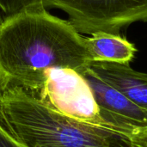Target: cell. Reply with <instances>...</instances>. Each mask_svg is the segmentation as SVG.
<instances>
[{
	"label": "cell",
	"mask_w": 147,
	"mask_h": 147,
	"mask_svg": "<svg viewBox=\"0 0 147 147\" xmlns=\"http://www.w3.org/2000/svg\"><path fill=\"white\" fill-rule=\"evenodd\" d=\"M92 61L86 37L44 3L0 22V92L21 87L37 94L47 69L66 67L83 75Z\"/></svg>",
	"instance_id": "6da1fadb"
},
{
	"label": "cell",
	"mask_w": 147,
	"mask_h": 147,
	"mask_svg": "<svg viewBox=\"0 0 147 147\" xmlns=\"http://www.w3.org/2000/svg\"><path fill=\"white\" fill-rule=\"evenodd\" d=\"M0 122L27 147H146L136 134L65 116L21 87L0 92Z\"/></svg>",
	"instance_id": "7a4b0ae2"
},
{
	"label": "cell",
	"mask_w": 147,
	"mask_h": 147,
	"mask_svg": "<svg viewBox=\"0 0 147 147\" xmlns=\"http://www.w3.org/2000/svg\"><path fill=\"white\" fill-rule=\"evenodd\" d=\"M46 8L64 11L81 34L121 30L136 22H147V0H42Z\"/></svg>",
	"instance_id": "3957f363"
},
{
	"label": "cell",
	"mask_w": 147,
	"mask_h": 147,
	"mask_svg": "<svg viewBox=\"0 0 147 147\" xmlns=\"http://www.w3.org/2000/svg\"><path fill=\"white\" fill-rule=\"evenodd\" d=\"M44 76L43 85L35 94L40 99L70 118L107 125L83 75L71 68L52 67L45 71Z\"/></svg>",
	"instance_id": "277c9868"
},
{
	"label": "cell",
	"mask_w": 147,
	"mask_h": 147,
	"mask_svg": "<svg viewBox=\"0 0 147 147\" xmlns=\"http://www.w3.org/2000/svg\"><path fill=\"white\" fill-rule=\"evenodd\" d=\"M83 77L90 87L101 116L107 125L136 134L146 129V110L96 76L89 67Z\"/></svg>",
	"instance_id": "5b68a950"
},
{
	"label": "cell",
	"mask_w": 147,
	"mask_h": 147,
	"mask_svg": "<svg viewBox=\"0 0 147 147\" xmlns=\"http://www.w3.org/2000/svg\"><path fill=\"white\" fill-rule=\"evenodd\" d=\"M89 69L147 111V74L134 70L129 64L106 61H92Z\"/></svg>",
	"instance_id": "8992f818"
},
{
	"label": "cell",
	"mask_w": 147,
	"mask_h": 147,
	"mask_svg": "<svg viewBox=\"0 0 147 147\" xmlns=\"http://www.w3.org/2000/svg\"><path fill=\"white\" fill-rule=\"evenodd\" d=\"M86 41L93 61L129 64L136 53L135 46L120 34L99 31Z\"/></svg>",
	"instance_id": "52a82bcc"
},
{
	"label": "cell",
	"mask_w": 147,
	"mask_h": 147,
	"mask_svg": "<svg viewBox=\"0 0 147 147\" xmlns=\"http://www.w3.org/2000/svg\"><path fill=\"white\" fill-rule=\"evenodd\" d=\"M43 3L42 0H0V14L6 17L28 7Z\"/></svg>",
	"instance_id": "ba28073f"
},
{
	"label": "cell",
	"mask_w": 147,
	"mask_h": 147,
	"mask_svg": "<svg viewBox=\"0 0 147 147\" xmlns=\"http://www.w3.org/2000/svg\"><path fill=\"white\" fill-rule=\"evenodd\" d=\"M0 147H27L14 137L0 122Z\"/></svg>",
	"instance_id": "9c48e42d"
},
{
	"label": "cell",
	"mask_w": 147,
	"mask_h": 147,
	"mask_svg": "<svg viewBox=\"0 0 147 147\" xmlns=\"http://www.w3.org/2000/svg\"><path fill=\"white\" fill-rule=\"evenodd\" d=\"M138 135L140 138V140L143 141V143L146 145V146L147 147V128L143 130V131H141Z\"/></svg>",
	"instance_id": "30bf717a"
},
{
	"label": "cell",
	"mask_w": 147,
	"mask_h": 147,
	"mask_svg": "<svg viewBox=\"0 0 147 147\" xmlns=\"http://www.w3.org/2000/svg\"><path fill=\"white\" fill-rule=\"evenodd\" d=\"M3 20V16H2V15L0 14V22H1V21Z\"/></svg>",
	"instance_id": "8fae6325"
}]
</instances>
